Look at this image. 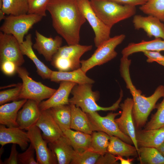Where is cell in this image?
<instances>
[{
  "label": "cell",
  "mask_w": 164,
  "mask_h": 164,
  "mask_svg": "<svg viewBox=\"0 0 164 164\" xmlns=\"http://www.w3.org/2000/svg\"><path fill=\"white\" fill-rule=\"evenodd\" d=\"M52 26L68 45L79 44L80 31L86 19L77 0H50L47 6Z\"/></svg>",
  "instance_id": "6da1fadb"
},
{
  "label": "cell",
  "mask_w": 164,
  "mask_h": 164,
  "mask_svg": "<svg viewBox=\"0 0 164 164\" xmlns=\"http://www.w3.org/2000/svg\"><path fill=\"white\" fill-rule=\"evenodd\" d=\"M35 42L32 47L42 55L46 61H51L54 55L61 46L62 38L59 36L54 38L46 37L37 30L35 31Z\"/></svg>",
  "instance_id": "9a60e30c"
},
{
  "label": "cell",
  "mask_w": 164,
  "mask_h": 164,
  "mask_svg": "<svg viewBox=\"0 0 164 164\" xmlns=\"http://www.w3.org/2000/svg\"><path fill=\"white\" fill-rule=\"evenodd\" d=\"M2 71L6 75L12 76L17 72L18 67L14 62L6 60L0 63Z\"/></svg>",
  "instance_id": "ab89813d"
},
{
  "label": "cell",
  "mask_w": 164,
  "mask_h": 164,
  "mask_svg": "<svg viewBox=\"0 0 164 164\" xmlns=\"http://www.w3.org/2000/svg\"><path fill=\"white\" fill-rule=\"evenodd\" d=\"M124 34L110 38L99 46L91 56L86 60H80L81 69L85 73L94 67L102 65L115 58L117 53L116 47L125 39Z\"/></svg>",
  "instance_id": "8992f818"
},
{
  "label": "cell",
  "mask_w": 164,
  "mask_h": 164,
  "mask_svg": "<svg viewBox=\"0 0 164 164\" xmlns=\"http://www.w3.org/2000/svg\"><path fill=\"white\" fill-rule=\"evenodd\" d=\"M145 51H164V40L155 39L150 41L142 40L138 43H129L122 50V56L128 57L132 54Z\"/></svg>",
  "instance_id": "cb8c5ba5"
},
{
  "label": "cell",
  "mask_w": 164,
  "mask_h": 164,
  "mask_svg": "<svg viewBox=\"0 0 164 164\" xmlns=\"http://www.w3.org/2000/svg\"><path fill=\"white\" fill-rule=\"evenodd\" d=\"M70 104L71 108L70 128L91 135L94 131L87 114L80 108Z\"/></svg>",
  "instance_id": "484cf974"
},
{
  "label": "cell",
  "mask_w": 164,
  "mask_h": 164,
  "mask_svg": "<svg viewBox=\"0 0 164 164\" xmlns=\"http://www.w3.org/2000/svg\"><path fill=\"white\" fill-rule=\"evenodd\" d=\"M133 101L132 98L127 97L120 104L122 111L121 116L115 119V121L121 131L132 139L138 152L139 148L136 138V129L132 115Z\"/></svg>",
  "instance_id": "4fadbf2b"
},
{
  "label": "cell",
  "mask_w": 164,
  "mask_h": 164,
  "mask_svg": "<svg viewBox=\"0 0 164 164\" xmlns=\"http://www.w3.org/2000/svg\"><path fill=\"white\" fill-rule=\"evenodd\" d=\"M121 112H110L105 116H101L97 111L87 113L94 131L104 132L110 136L117 137L127 143L133 145L131 138L121 131L115 121V117L121 114Z\"/></svg>",
  "instance_id": "30bf717a"
},
{
  "label": "cell",
  "mask_w": 164,
  "mask_h": 164,
  "mask_svg": "<svg viewBox=\"0 0 164 164\" xmlns=\"http://www.w3.org/2000/svg\"><path fill=\"white\" fill-rule=\"evenodd\" d=\"M107 152L114 155H120L127 158L138 156L137 150L134 146L114 136H111Z\"/></svg>",
  "instance_id": "83f0119b"
},
{
  "label": "cell",
  "mask_w": 164,
  "mask_h": 164,
  "mask_svg": "<svg viewBox=\"0 0 164 164\" xmlns=\"http://www.w3.org/2000/svg\"><path fill=\"white\" fill-rule=\"evenodd\" d=\"M35 151L34 147L30 143L25 151L18 153V158L19 164H38L34 158Z\"/></svg>",
  "instance_id": "74e56055"
},
{
  "label": "cell",
  "mask_w": 164,
  "mask_h": 164,
  "mask_svg": "<svg viewBox=\"0 0 164 164\" xmlns=\"http://www.w3.org/2000/svg\"><path fill=\"white\" fill-rule=\"evenodd\" d=\"M18 154L16 144H13L11 147V153L9 157L5 159L2 163L4 164H19L18 158Z\"/></svg>",
  "instance_id": "b9f144b4"
},
{
  "label": "cell",
  "mask_w": 164,
  "mask_h": 164,
  "mask_svg": "<svg viewBox=\"0 0 164 164\" xmlns=\"http://www.w3.org/2000/svg\"><path fill=\"white\" fill-rule=\"evenodd\" d=\"M81 12L92 28L95 34L94 41L97 47L109 39L111 28L105 24L93 10L90 0H77Z\"/></svg>",
  "instance_id": "9c48e42d"
},
{
  "label": "cell",
  "mask_w": 164,
  "mask_h": 164,
  "mask_svg": "<svg viewBox=\"0 0 164 164\" xmlns=\"http://www.w3.org/2000/svg\"><path fill=\"white\" fill-rule=\"evenodd\" d=\"M39 118L36 124L43 132V138L48 143L55 140L63 135L49 109L40 111Z\"/></svg>",
  "instance_id": "2e32d148"
},
{
  "label": "cell",
  "mask_w": 164,
  "mask_h": 164,
  "mask_svg": "<svg viewBox=\"0 0 164 164\" xmlns=\"http://www.w3.org/2000/svg\"><path fill=\"white\" fill-rule=\"evenodd\" d=\"M156 108V112L152 115L150 120L145 125L144 129H158L164 126V97L161 103L157 105Z\"/></svg>",
  "instance_id": "836d02e7"
},
{
  "label": "cell",
  "mask_w": 164,
  "mask_h": 164,
  "mask_svg": "<svg viewBox=\"0 0 164 164\" xmlns=\"http://www.w3.org/2000/svg\"><path fill=\"white\" fill-rule=\"evenodd\" d=\"M43 17L38 15L27 13L19 15L6 17L0 27V31L14 36L20 44L23 41L24 36Z\"/></svg>",
  "instance_id": "52a82bcc"
},
{
  "label": "cell",
  "mask_w": 164,
  "mask_h": 164,
  "mask_svg": "<svg viewBox=\"0 0 164 164\" xmlns=\"http://www.w3.org/2000/svg\"><path fill=\"white\" fill-rule=\"evenodd\" d=\"M138 154L141 164H164V157L156 148L140 147Z\"/></svg>",
  "instance_id": "4dcf8cb0"
},
{
  "label": "cell",
  "mask_w": 164,
  "mask_h": 164,
  "mask_svg": "<svg viewBox=\"0 0 164 164\" xmlns=\"http://www.w3.org/2000/svg\"><path fill=\"white\" fill-rule=\"evenodd\" d=\"M8 15H19L28 13V0H3L1 9Z\"/></svg>",
  "instance_id": "1f68e13d"
},
{
  "label": "cell",
  "mask_w": 164,
  "mask_h": 164,
  "mask_svg": "<svg viewBox=\"0 0 164 164\" xmlns=\"http://www.w3.org/2000/svg\"><path fill=\"white\" fill-rule=\"evenodd\" d=\"M157 149L164 157V142Z\"/></svg>",
  "instance_id": "f6af8a7d"
},
{
  "label": "cell",
  "mask_w": 164,
  "mask_h": 164,
  "mask_svg": "<svg viewBox=\"0 0 164 164\" xmlns=\"http://www.w3.org/2000/svg\"><path fill=\"white\" fill-rule=\"evenodd\" d=\"M39 104L35 101L27 100L18 113L17 122L19 128L28 130L36 125L40 114Z\"/></svg>",
  "instance_id": "e0dca14e"
},
{
  "label": "cell",
  "mask_w": 164,
  "mask_h": 164,
  "mask_svg": "<svg viewBox=\"0 0 164 164\" xmlns=\"http://www.w3.org/2000/svg\"><path fill=\"white\" fill-rule=\"evenodd\" d=\"M143 53L147 57L146 61L147 62H156L164 67V56L162 55L160 52L145 51Z\"/></svg>",
  "instance_id": "f35d334b"
},
{
  "label": "cell",
  "mask_w": 164,
  "mask_h": 164,
  "mask_svg": "<svg viewBox=\"0 0 164 164\" xmlns=\"http://www.w3.org/2000/svg\"><path fill=\"white\" fill-rule=\"evenodd\" d=\"M100 156V155L88 150L82 152L75 151L70 164H96Z\"/></svg>",
  "instance_id": "e575fe53"
},
{
  "label": "cell",
  "mask_w": 164,
  "mask_h": 164,
  "mask_svg": "<svg viewBox=\"0 0 164 164\" xmlns=\"http://www.w3.org/2000/svg\"><path fill=\"white\" fill-rule=\"evenodd\" d=\"M63 134L75 152H82L89 149L91 141V135L71 129L66 130Z\"/></svg>",
  "instance_id": "4316f807"
},
{
  "label": "cell",
  "mask_w": 164,
  "mask_h": 164,
  "mask_svg": "<svg viewBox=\"0 0 164 164\" xmlns=\"http://www.w3.org/2000/svg\"><path fill=\"white\" fill-rule=\"evenodd\" d=\"M92 46L79 44L61 46L53 56L51 64L59 71H69L81 67L80 58Z\"/></svg>",
  "instance_id": "5b68a950"
},
{
  "label": "cell",
  "mask_w": 164,
  "mask_h": 164,
  "mask_svg": "<svg viewBox=\"0 0 164 164\" xmlns=\"http://www.w3.org/2000/svg\"><path fill=\"white\" fill-rule=\"evenodd\" d=\"M121 4L135 6L142 5L145 3L149 0H110Z\"/></svg>",
  "instance_id": "7bdbcfd3"
},
{
  "label": "cell",
  "mask_w": 164,
  "mask_h": 164,
  "mask_svg": "<svg viewBox=\"0 0 164 164\" xmlns=\"http://www.w3.org/2000/svg\"><path fill=\"white\" fill-rule=\"evenodd\" d=\"M76 84L68 81L60 82L58 88L54 94L47 100L39 103L40 110H45L59 105L69 104V96L72 88Z\"/></svg>",
  "instance_id": "d6986e66"
},
{
  "label": "cell",
  "mask_w": 164,
  "mask_h": 164,
  "mask_svg": "<svg viewBox=\"0 0 164 164\" xmlns=\"http://www.w3.org/2000/svg\"><path fill=\"white\" fill-rule=\"evenodd\" d=\"M48 146L55 154L58 164H70L75 151L63 134L55 140L48 143Z\"/></svg>",
  "instance_id": "44dd1931"
},
{
  "label": "cell",
  "mask_w": 164,
  "mask_h": 164,
  "mask_svg": "<svg viewBox=\"0 0 164 164\" xmlns=\"http://www.w3.org/2000/svg\"><path fill=\"white\" fill-rule=\"evenodd\" d=\"M8 60L20 67L25 62L17 40L11 34L0 32V62Z\"/></svg>",
  "instance_id": "7c38bea8"
},
{
  "label": "cell",
  "mask_w": 164,
  "mask_h": 164,
  "mask_svg": "<svg viewBox=\"0 0 164 164\" xmlns=\"http://www.w3.org/2000/svg\"><path fill=\"white\" fill-rule=\"evenodd\" d=\"M132 22L135 29H143L149 37L164 40V23L157 18L151 15H135Z\"/></svg>",
  "instance_id": "5bb4252c"
},
{
  "label": "cell",
  "mask_w": 164,
  "mask_h": 164,
  "mask_svg": "<svg viewBox=\"0 0 164 164\" xmlns=\"http://www.w3.org/2000/svg\"><path fill=\"white\" fill-rule=\"evenodd\" d=\"M91 135V141L88 150L100 155L107 152L111 136L104 132L96 131Z\"/></svg>",
  "instance_id": "f546056e"
},
{
  "label": "cell",
  "mask_w": 164,
  "mask_h": 164,
  "mask_svg": "<svg viewBox=\"0 0 164 164\" xmlns=\"http://www.w3.org/2000/svg\"><path fill=\"white\" fill-rule=\"evenodd\" d=\"M50 0H28V13L36 14L42 17L46 15L47 5Z\"/></svg>",
  "instance_id": "d590c367"
},
{
  "label": "cell",
  "mask_w": 164,
  "mask_h": 164,
  "mask_svg": "<svg viewBox=\"0 0 164 164\" xmlns=\"http://www.w3.org/2000/svg\"><path fill=\"white\" fill-rule=\"evenodd\" d=\"M130 66L127 63L121 65L120 71L126 88L132 97V115L136 129L138 130L145 126L151 112L156 108V102L160 98L164 97V86H159L149 97L142 94L141 91L137 89L132 83L130 73Z\"/></svg>",
  "instance_id": "7a4b0ae2"
},
{
  "label": "cell",
  "mask_w": 164,
  "mask_h": 164,
  "mask_svg": "<svg viewBox=\"0 0 164 164\" xmlns=\"http://www.w3.org/2000/svg\"><path fill=\"white\" fill-rule=\"evenodd\" d=\"M19 127H6L0 125V144L2 147L12 143L18 145L22 150H26L30 142L27 132Z\"/></svg>",
  "instance_id": "ac0fdd59"
},
{
  "label": "cell",
  "mask_w": 164,
  "mask_h": 164,
  "mask_svg": "<svg viewBox=\"0 0 164 164\" xmlns=\"http://www.w3.org/2000/svg\"><path fill=\"white\" fill-rule=\"evenodd\" d=\"M4 12L1 9H0V21H1L3 20H4L6 17Z\"/></svg>",
  "instance_id": "bcb514c9"
},
{
  "label": "cell",
  "mask_w": 164,
  "mask_h": 164,
  "mask_svg": "<svg viewBox=\"0 0 164 164\" xmlns=\"http://www.w3.org/2000/svg\"><path fill=\"white\" fill-rule=\"evenodd\" d=\"M17 73L22 82L19 99L32 100L39 103L50 98L56 91L34 80L25 68L18 67Z\"/></svg>",
  "instance_id": "ba28073f"
},
{
  "label": "cell",
  "mask_w": 164,
  "mask_h": 164,
  "mask_svg": "<svg viewBox=\"0 0 164 164\" xmlns=\"http://www.w3.org/2000/svg\"><path fill=\"white\" fill-rule=\"evenodd\" d=\"M27 131L30 143L35 149L38 164H58L55 154L47 146L48 142L43 138L40 129L35 125Z\"/></svg>",
  "instance_id": "8fae6325"
},
{
  "label": "cell",
  "mask_w": 164,
  "mask_h": 164,
  "mask_svg": "<svg viewBox=\"0 0 164 164\" xmlns=\"http://www.w3.org/2000/svg\"><path fill=\"white\" fill-rule=\"evenodd\" d=\"M123 157L120 155L115 156V158L117 161L119 160L121 164H131L134 160V158H128L127 159L123 158Z\"/></svg>",
  "instance_id": "ee69618b"
},
{
  "label": "cell",
  "mask_w": 164,
  "mask_h": 164,
  "mask_svg": "<svg viewBox=\"0 0 164 164\" xmlns=\"http://www.w3.org/2000/svg\"><path fill=\"white\" fill-rule=\"evenodd\" d=\"M32 45V35L29 33L26 36L25 40L20 44L22 54L32 61L36 66L38 75L42 79H50L52 70L38 58L33 50Z\"/></svg>",
  "instance_id": "7402d4cb"
},
{
  "label": "cell",
  "mask_w": 164,
  "mask_h": 164,
  "mask_svg": "<svg viewBox=\"0 0 164 164\" xmlns=\"http://www.w3.org/2000/svg\"><path fill=\"white\" fill-rule=\"evenodd\" d=\"M3 0H0V9H1L2 7L3 3Z\"/></svg>",
  "instance_id": "7dc6e473"
},
{
  "label": "cell",
  "mask_w": 164,
  "mask_h": 164,
  "mask_svg": "<svg viewBox=\"0 0 164 164\" xmlns=\"http://www.w3.org/2000/svg\"><path fill=\"white\" fill-rule=\"evenodd\" d=\"M96 15L106 25L112 28L117 23L134 16L135 6L124 5L110 0H90Z\"/></svg>",
  "instance_id": "277c9868"
},
{
  "label": "cell",
  "mask_w": 164,
  "mask_h": 164,
  "mask_svg": "<svg viewBox=\"0 0 164 164\" xmlns=\"http://www.w3.org/2000/svg\"><path fill=\"white\" fill-rule=\"evenodd\" d=\"M115 158V156L107 152L104 154L100 155L96 164H118Z\"/></svg>",
  "instance_id": "60d3db41"
},
{
  "label": "cell",
  "mask_w": 164,
  "mask_h": 164,
  "mask_svg": "<svg viewBox=\"0 0 164 164\" xmlns=\"http://www.w3.org/2000/svg\"><path fill=\"white\" fill-rule=\"evenodd\" d=\"M92 84H85L75 85L71 92L73 96L69 99L70 104L80 108L87 113L100 111H115L120 108V104L123 96L122 90H121L119 98L115 103L110 107H103L99 106L97 103L99 98V94L98 91H92Z\"/></svg>",
  "instance_id": "3957f363"
},
{
  "label": "cell",
  "mask_w": 164,
  "mask_h": 164,
  "mask_svg": "<svg viewBox=\"0 0 164 164\" xmlns=\"http://www.w3.org/2000/svg\"><path fill=\"white\" fill-rule=\"evenodd\" d=\"M22 87V83H19L14 88L0 91V105L19 99Z\"/></svg>",
  "instance_id": "8d00e7d4"
},
{
  "label": "cell",
  "mask_w": 164,
  "mask_h": 164,
  "mask_svg": "<svg viewBox=\"0 0 164 164\" xmlns=\"http://www.w3.org/2000/svg\"><path fill=\"white\" fill-rule=\"evenodd\" d=\"M27 99H22L5 103L0 106V124L8 127H18V113Z\"/></svg>",
  "instance_id": "603a6c76"
},
{
  "label": "cell",
  "mask_w": 164,
  "mask_h": 164,
  "mask_svg": "<svg viewBox=\"0 0 164 164\" xmlns=\"http://www.w3.org/2000/svg\"><path fill=\"white\" fill-rule=\"evenodd\" d=\"M49 109L63 132L71 129V108L70 104L59 105Z\"/></svg>",
  "instance_id": "f1b7e54d"
},
{
  "label": "cell",
  "mask_w": 164,
  "mask_h": 164,
  "mask_svg": "<svg viewBox=\"0 0 164 164\" xmlns=\"http://www.w3.org/2000/svg\"><path fill=\"white\" fill-rule=\"evenodd\" d=\"M139 9L144 14L155 16L164 22V0H149L141 5Z\"/></svg>",
  "instance_id": "d6a6232c"
},
{
  "label": "cell",
  "mask_w": 164,
  "mask_h": 164,
  "mask_svg": "<svg viewBox=\"0 0 164 164\" xmlns=\"http://www.w3.org/2000/svg\"><path fill=\"white\" fill-rule=\"evenodd\" d=\"M50 80L52 82L56 83L65 81L77 84H92L95 82L94 80L87 77L80 68L69 71H52Z\"/></svg>",
  "instance_id": "d4e9b609"
},
{
  "label": "cell",
  "mask_w": 164,
  "mask_h": 164,
  "mask_svg": "<svg viewBox=\"0 0 164 164\" xmlns=\"http://www.w3.org/2000/svg\"><path fill=\"white\" fill-rule=\"evenodd\" d=\"M136 138L138 148H157L164 142V126L155 129L136 130Z\"/></svg>",
  "instance_id": "ffe728a7"
}]
</instances>
